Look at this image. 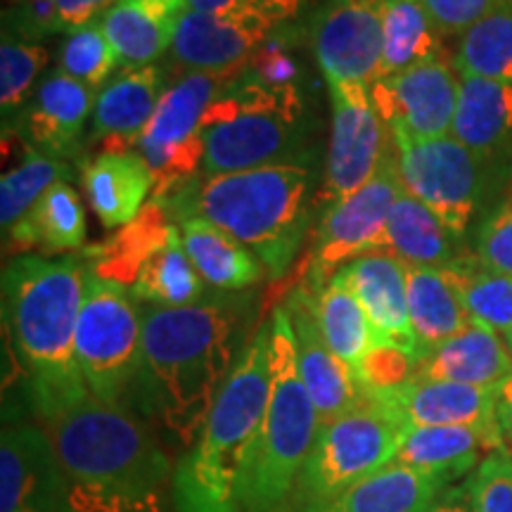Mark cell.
I'll return each instance as SVG.
<instances>
[{
	"mask_svg": "<svg viewBox=\"0 0 512 512\" xmlns=\"http://www.w3.org/2000/svg\"><path fill=\"white\" fill-rule=\"evenodd\" d=\"M162 95V72L155 64L117 69L100 88L93 110V138L102 143V152L136 150Z\"/></svg>",
	"mask_w": 512,
	"mask_h": 512,
	"instance_id": "44dd1931",
	"label": "cell"
},
{
	"mask_svg": "<svg viewBox=\"0 0 512 512\" xmlns=\"http://www.w3.org/2000/svg\"><path fill=\"white\" fill-rule=\"evenodd\" d=\"M477 259L498 273L512 275V200L484 221L477 238Z\"/></svg>",
	"mask_w": 512,
	"mask_h": 512,
	"instance_id": "bcb514c9",
	"label": "cell"
},
{
	"mask_svg": "<svg viewBox=\"0 0 512 512\" xmlns=\"http://www.w3.org/2000/svg\"><path fill=\"white\" fill-rule=\"evenodd\" d=\"M183 247L200 278L219 290H245L264 278L266 268L252 249L211 226L209 221L188 219L181 223Z\"/></svg>",
	"mask_w": 512,
	"mask_h": 512,
	"instance_id": "4dcf8cb0",
	"label": "cell"
},
{
	"mask_svg": "<svg viewBox=\"0 0 512 512\" xmlns=\"http://www.w3.org/2000/svg\"><path fill=\"white\" fill-rule=\"evenodd\" d=\"M496 425L505 451L512 453V373L496 384Z\"/></svg>",
	"mask_w": 512,
	"mask_h": 512,
	"instance_id": "681fc988",
	"label": "cell"
},
{
	"mask_svg": "<svg viewBox=\"0 0 512 512\" xmlns=\"http://www.w3.org/2000/svg\"><path fill=\"white\" fill-rule=\"evenodd\" d=\"M311 294L325 342L356 373L368 351L375 347V332L361 302L337 275L323 290Z\"/></svg>",
	"mask_w": 512,
	"mask_h": 512,
	"instance_id": "d590c367",
	"label": "cell"
},
{
	"mask_svg": "<svg viewBox=\"0 0 512 512\" xmlns=\"http://www.w3.org/2000/svg\"><path fill=\"white\" fill-rule=\"evenodd\" d=\"M401 195L403 185L396 169V152H392L373 181L325 209L316 235V247L311 252V261L306 264V290H323L339 268L358 256L387 252V223Z\"/></svg>",
	"mask_w": 512,
	"mask_h": 512,
	"instance_id": "7c38bea8",
	"label": "cell"
},
{
	"mask_svg": "<svg viewBox=\"0 0 512 512\" xmlns=\"http://www.w3.org/2000/svg\"><path fill=\"white\" fill-rule=\"evenodd\" d=\"M5 238V254L55 256L83 247L86 240V211L67 181L57 183L38 200Z\"/></svg>",
	"mask_w": 512,
	"mask_h": 512,
	"instance_id": "d4e9b609",
	"label": "cell"
},
{
	"mask_svg": "<svg viewBox=\"0 0 512 512\" xmlns=\"http://www.w3.org/2000/svg\"><path fill=\"white\" fill-rule=\"evenodd\" d=\"M117 0H57L60 31H76L95 22L100 12H107Z\"/></svg>",
	"mask_w": 512,
	"mask_h": 512,
	"instance_id": "c3c4849f",
	"label": "cell"
},
{
	"mask_svg": "<svg viewBox=\"0 0 512 512\" xmlns=\"http://www.w3.org/2000/svg\"><path fill=\"white\" fill-rule=\"evenodd\" d=\"M458 93L456 67L444 60L382 76L370 86V98L389 133L418 140L451 136Z\"/></svg>",
	"mask_w": 512,
	"mask_h": 512,
	"instance_id": "9a60e30c",
	"label": "cell"
},
{
	"mask_svg": "<svg viewBox=\"0 0 512 512\" xmlns=\"http://www.w3.org/2000/svg\"><path fill=\"white\" fill-rule=\"evenodd\" d=\"M467 498H470V491H467ZM463 489H456V491H448L444 494L441 491L437 501L432 503V508L427 512H475L472 510V501H467Z\"/></svg>",
	"mask_w": 512,
	"mask_h": 512,
	"instance_id": "f907efd6",
	"label": "cell"
},
{
	"mask_svg": "<svg viewBox=\"0 0 512 512\" xmlns=\"http://www.w3.org/2000/svg\"><path fill=\"white\" fill-rule=\"evenodd\" d=\"M441 491L434 479L389 463L316 512H427Z\"/></svg>",
	"mask_w": 512,
	"mask_h": 512,
	"instance_id": "d6a6232c",
	"label": "cell"
},
{
	"mask_svg": "<svg viewBox=\"0 0 512 512\" xmlns=\"http://www.w3.org/2000/svg\"><path fill=\"white\" fill-rule=\"evenodd\" d=\"M505 451L503 439L477 427H420L403 432L394 463L441 486L463 479L482 463V453Z\"/></svg>",
	"mask_w": 512,
	"mask_h": 512,
	"instance_id": "7402d4cb",
	"label": "cell"
},
{
	"mask_svg": "<svg viewBox=\"0 0 512 512\" xmlns=\"http://www.w3.org/2000/svg\"><path fill=\"white\" fill-rule=\"evenodd\" d=\"M456 287L472 323L510 335L512 330V275L484 266L477 256H460L444 268Z\"/></svg>",
	"mask_w": 512,
	"mask_h": 512,
	"instance_id": "8d00e7d4",
	"label": "cell"
},
{
	"mask_svg": "<svg viewBox=\"0 0 512 512\" xmlns=\"http://www.w3.org/2000/svg\"><path fill=\"white\" fill-rule=\"evenodd\" d=\"M415 368H418V356L411 351L392 347V344H375L358 366L356 377L361 389L382 392V389H394L411 382Z\"/></svg>",
	"mask_w": 512,
	"mask_h": 512,
	"instance_id": "ee69618b",
	"label": "cell"
},
{
	"mask_svg": "<svg viewBox=\"0 0 512 512\" xmlns=\"http://www.w3.org/2000/svg\"><path fill=\"white\" fill-rule=\"evenodd\" d=\"M302 0H240L219 12H183L171 57L188 72H235L297 15Z\"/></svg>",
	"mask_w": 512,
	"mask_h": 512,
	"instance_id": "30bf717a",
	"label": "cell"
},
{
	"mask_svg": "<svg viewBox=\"0 0 512 512\" xmlns=\"http://www.w3.org/2000/svg\"><path fill=\"white\" fill-rule=\"evenodd\" d=\"M387 252L406 266L446 268L463 256L460 235L451 233L425 204L403 192L387 223Z\"/></svg>",
	"mask_w": 512,
	"mask_h": 512,
	"instance_id": "1f68e13d",
	"label": "cell"
},
{
	"mask_svg": "<svg viewBox=\"0 0 512 512\" xmlns=\"http://www.w3.org/2000/svg\"><path fill=\"white\" fill-rule=\"evenodd\" d=\"M176 228L174 223H169V211L164 204L152 200L145 204L138 219L119 228V233L110 240L88 247L81 256L88 264V271L98 278L121 287H133L140 268L171 240Z\"/></svg>",
	"mask_w": 512,
	"mask_h": 512,
	"instance_id": "4316f807",
	"label": "cell"
},
{
	"mask_svg": "<svg viewBox=\"0 0 512 512\" xmlns=\"http://www.w3.org/2000/svg\"><path fill=\"white\" fill-rule=\"evenodd\" d=\"M271 392L240 477L242 512H292L297 484L320 434V418L299 373L285 306L271 320Z\"/></svg>",
	"mask_w": 512,
	"mask_h": 512,
	"instance_id": "8992f818",
	"label": "cell"
},
{
	"mask_svg": "<svg viewBox=\"0 0 512 512\" xmlns=\"http://www.w3.org/2000/svg\"><path fill=\"white\" fill-rule=\"evenodd\" d=\"M451 136L482 157L503 150L512 138V83L460 76Z\"/></svg>",
	"mask_w": 512,
	"mask_h": 512,
	"instance_id": "f546056e",
	"label": "cell"
},
{
	"mask_svg": "<svg viewBox=\"0 0 512 512\" xmlns=\"http://www.w3.org/2000/svg\"><path fill=\"white\" fill-rule=\"evenodd\" d=\"M76 363L98 399L124 406L143 366V318L126 287L88 271L76 323Z\"/></svg>",
	"mask_w": 512,
	"mask_h": 512,
	"instance_id": "9c48e42d",
	"label": "cell"
},
{
	"mask_svg": "<svg viewBox=\"0 0 512 512\" xmlns=\"http://www.w3.org/2000/svg\"><path fill=\"white\" fill-rule=\"evenodd\" d=\"M382 76H394L420 64L441 60V29L422 0H380Z\"/></svg>",
	"mask_w": 512,
	"mask_h": 512,
	"instance_id": "836d02e7",
	"label": "cell"
},
{
	"mask_svg": "<svg viewBox=\"0 0 512 512\" xmlns=\"http://www.w3.org/2000/svg\"><path fill=\"white\" fill-rule=\"evenodd\" d=\"M245 72L268 93L287 100H302V67L294 57V34L292 29H278L256 53L249 57Z\"/></svg>",
	"mask_w": 512,
	"mask_h": 512,
	"instance_id": "b9f144b4",
	"label": "cell"
},
{
	"mask_svg": "<svg viewBox=\"0 0 512 512\" xmlns=\"http://www.w3.org/2000/svg\"><path fill=\"white\" fill-rule=\"evenodd\" d=\"M202 133V176L283 164L309 166L311 159L304 102L264 91L245 67L209 105Z\"/></svg>",
	"mask_w": 512,
	"mask_h": 512,
	"instance_id": "52a82bcc",
	"label": "cell"
},
{
	"mask_svg": "<svg viewBox=\"0 0 512 512\" xmlns=\"http://www.w3.org/2000/svg\"><path fill=\"white\" fill-rule=\"evenodd\" d=\"M48 64V50L41 43L24 41L3 31L0 46V112L3 131L17 126V114L27 110L36 79ZM24 114V112H22Z\"/></svg>",
	"mask_w": 512,
	"mask_h": 512,
	"instance_id": "ab89813d",
	"label": "cell"
},
{
	"mask_svg": "<svg viewBox=\"0 0 512 512\" xmlns=\"http://www.w3.org/2000/svg\"><path fill=\"white\" fill-rule=\"evenodd\" d=\"M328 91L332 138L318 200L330 207L373 181L394 152V140H389L392 133L377 114L366 83L330 81Z\"/></svg>",
	"mask_w": 512,
	"mask_h": 512,
	"instance_id": "4fadbf2b",
	"label": "cell"
},
{
	"mask_svg": "<svg viewBox=\"0 0 512 512\" xmlns=\"http://www.w3.org/2000/svg\"><path fill=\"white\" fill-rule=\"evenodd\" d=\"M510 373L512 351L501 335L484 325L470 323L456 337L422 356L413 380L496 387Z\"/></svg>",
	"mask_w": 512,
	"mask_h": 512,
	"instance_id": "603a6c76",
	"label": "cell"
},
{
	"mask_svg": "<svg viewBox=\"0 0 512 512\" xmlns=\"http://www.w3.org/2000/svg\"><path fill=\"white\" fill-rule=\"evenodd\" d=\"M62 181H69V164L64 159L46 155L24 140L22 155L12 169L3 171V178H0V226H3V235L12 226H17L53 185Z\"/></svg>",
	"mask_w": 512,
	"mask_h": 512,
	"instance_id": "74e56055",
	"label": "cell"
},
{
	"mask_svg": "<svg viewBox=\"0 0 512 512\" xmlns=\"http://www.w3.org/2000/svg\"><path fill=\"white\" fill-rule=\"evenodd\" d=\"M408 313L418 361L472 323L444 268L406 266Z\"/></svg>",
	"mask_w": 512,
	"mask_h": 512,
	"instance_id": "f1b7e54d",
	"label": "cell"
},
{
	"mask_svg": "<svg viewBox=\"0 0 512 512\" xmlns=\"http://www.w3.org/2000/svg\"><path fill=\"white\" fill-rule=\"evenodd\" d=\"M140 318L138 392L147 413L183 446H192L235 366V313L216 302L181 309L143 304Z\"/></svg>",
	"mask_w": 512,
	"mask_h": 512,
	"instance_id": "7a4b0ae2",
	"label": "cell"
},
{
	"mask_svg": "<svg viewBox=\"0 0 512 512\" xmlns=\"http://www.w3.org/2000/svg\"><path fill=\"white\" fill-rule=\"evenodd\" d=\"M403 430L368 394L320 427L313 453L297 484L292 512H316L351 486L394 463Z\"/></svg>",
	"mask_w": 512,
	"mask_h": 512,
	"instance_id": "ba28073f",
	"label": "cell"
},
{
	"mask_svg": "<svg viewBox=\"0 0 512 512\" xmlns=\"http://www.w3.org/2000/svg\"><path fill=\"white\" fill-rule=\"evenodd\" d=\"M181 15L174 0H117L100 24L124 67H147L171 50Z\"/></svg>",
	"mask_w": 512,
	"mask_h": 512,
	"instance_id": "484cf974",
	"label": "cell"
},
{
	"mask_svg": "<svg viewBox=\"0 0 512 512\" xmlns=\"http://www.w3.org/2000/svg\"><path fill=\"white\" fill-rule=\"evenodd\" d=\"M392 140L403 192L463 238L482 202L484 162L489 157L477 155L453 136L430 140L392 136Z\"/></svg>",
	"mask_w": 512,
	"mask_h": 512,
	"instance_id": "8fae6325",
	"label": "cell"
},
{
	"mask_svg": "<svg viewBox=\"0 0 512 512\" xmlns=\"http://www.w3.org/2000/svg\"><path fill=\"white\" fill-rule=\"evenodd\" d=\"M290 316L294 342H297L299 373L304 377L316 411L320 427L330 425L344 415L361 399V384L354 370L328 347L320 332L313 294L306 287H297L283 304Z\"/></svg>",
	"mask_w": 512,
	"mask_h": 512,
	"instance_id": "ac0fdd59",
	"label": "cell"
},
{
	"mask_svg": "<svg viewBox=\"0 0 512 512\" xmlns=\"http://www.w3.org/2000/svg\"><path fill=\"white\" fill-rule=\"evenodd\" d=\"M235 3H240V0H188L185 12H219Z\"/></svg>",
	"mask_w": 512,
	"mask_h": 512,
	"instance_id": "816d5d0a",
	"label": "cell"
},
{
	"mask_svg": "<svg viewBox=\"0 0 512 512\" xmlns=\"http://www.w3.org/2000/svg\"><path fill=\"white\" fill-rule=\"evenodd\" d=\"M361 392L368 394L403 432L420 427H477L501 437L496 425V387L411 380L382 392Z\"/></svg>",
	"mask_w": 512,
	"mask_h": 512,
	"instance_id": "e0dca14e",
	"label": "cell"
},
{
	"mask_svg": "<svg viewBox=\"0 0 512 512\" xmlns=\"http://www.w3.org/2000/svg\"><path fill=\"white\" fill-rule=\"evenodd\" d=\"M174 3L181 8V12H185V5H188V0H174Z\"/></svg>",
	"mask_w": 512,
	"mask_h": 512,
	"instance_id": "f5cc1de1",
	"label": "cell"
},
{
	"mask_svg": "<svg viewBox=\"0 0 512 512\" xmlns=\"http://www.w3.org/2000/svg\"><path fill=\"white\" fill-rule=\"evenodd\" d=\"M204 285L207 283L195 271L188 252H185L181 228H176L171 240L140 268L131 294L140 304L181 309V306L202 302Z\"/></svg>",
	"mask_w": 512,
	"mask_h": 512,
	"instance_id": "e575fe53",
	"label": "cell"
},
{
	"mask_svg": "<svg viewBox=\"0 0 512 512\" xmlns=\"http://www.w3.org/2000/svg\"><path fill=\"white\" fill-rule=\"evenodd\" d=\"M505 339H508V347H510V351H512V330H510V335L505 337Z\"/></svg>",
	"mask_w": 512,
	"mask_h": 512,
	"instance_id": "db71d44e",
	"label": "cell"
},
{
	"mask_svg": "<svg viewBox=\"0 0 512 512\" xmlns=\"http://www.w3.org/2000/svg\"><path fill=\"white\" fill-rule=\"evenodd\" d=\"M119 57L114 53L110 38L105 36L100 22H91L86 27L69 31L60 46V72L81 81L83 86L98 88L105 86L117 72Z\"/></svg>",
	"mask_w": 512,
	"mask_h": 512,
	"instance_id": "60d3db41",
	"label": "cell"
},
{
	"mask_svg": "<svg viewBox=\"0 0 512 512\" xmlns=\"http://www.w3.org/2000/svg\"><path fill=\"white\" fill-rule=\"evenodd\" d=\"M69 482L74 512H157L171 463L155 434L91 389L36 415Z\"/></svg>",
	"mask_w": 512,
	"mask_h": 512,
	"instance_id": "6da1fadb",
	"label": "cell"
},
{
	"mask_svg": "<svg viewBox=\"0 0 512 512\" xmlns=\"http://www.w3.org/2000/svg\"><path fill=\"white\" fill-rule=\"evenodd\" d=\"M10 3V10H5L3 15V31L34 43L60 34L57 0H10Z\"/></svg>",
	"mask_w": 512,
	"mask_h": 512,
	"instance_id": "f6af8a7d",
	"label": "cell"
},
{
	"mask_svg": "<svg viewBox=\"0 0 512 512\" xmlns=\"http://www.w3.org/2000/svg\"><path fill=\"white\" fill-rule=\"evenodd\" d=\"M235 72H188L166 88L155 117L138 138V147H171L200 136L209 105L238 76Z\"/></svg>",
	"mask_w": 512,
	"mask_h": 512,
	"instance_id": "83f0119b",
	"label": "cell"
},
{
	"mask_svg": "<svg viewBox=\"0 0 512 512\" xmlns=\"http://www.w3.org/2000/svg\"><path fill=\"white\" fill-rule=\"evenodd\" d=\"M467 491L475 512H512V453H486Z\"/></svg>",
	"mask_w": 512,
	"mask_h": 512,
	"instance_id": "7bdbcfd3",
	"label": "cell"
},
{
	"mask_svg": "<svg viewBox=\"0 0 512 512\" xmlns=\"http://www.w3.org/2000/svg\"><path fill=\"white\" fill-rule=\"evenodd\" d=\"M83 192L105 228H124L138 219L152 190L150 166L136 150L100 152L83 166Z\"/></svg>",
	"mask_w": 512,
	"mask_h": 512,
	"instance_id": "cb8c5ba5",
	"label": "cell"
},
{
	"mask_svg": "<svg viewBox=\"0 0 512 512\" xmlns=\"http://www.w3.org/2000/svg\"><path fill=\"white\" fill-rule=\"evenodd\" d=\"M83 256L19 254L3 268V325L24 370L36 415L88 392L76 363V323L86 292Z\"/></svg>",
	"mask_w": 512,
	"mask_h": 512,
	"instance_id": "3957f363",
	"label": "cell"
},
{
	"mask_svg": "<svg viewBox=\"0 0 512 512\" xmlns=\"http://www.w3.org/2000/svg\"><path fill=\"white\" fill-rule=\"evenodd\" d=\"M311 50L325 81L373 83L382 72L380 0H328L311 19Z\"/></svg>",
	"mask_w": 512,
	"mask_h": 512,
	"instance_id": "5bb4252c",
	"label": "cell"
},
{
	"mask_svg": "<svg viewBox=\"0 0 512 512\" xmlns=\"http://www.w3.org/2000/svg\"><path fill=\"white\" fill-rule=\"evenodd\" d=\"M460 76H479L512 83V5L479 19L460 38L453 60Z\"/></svg>",
	"mask_w": 512,
	"mask_h": 512,
	"instance_id": "f35d334b",
	"label": "cell"
},
{
	"mask_svg": "<svg viewBox=\"0 0 512 512\" xmlns=\"http://www.w3.org/2000/svg\"><path fill=\"white\" fill-rule=\"evenodd\" d=\"M0 512H74L69 482L41 427L12 425L3 430Z\"/></svg>",
	"mask_w": 512,
	"mask_h": 512,
	"instance_id": "2e32d148",
	"label": "cell"
},
{
	"mask_svg": "<svg viewBox=\"0 0 512 512\" xmlns=\"http://www.w3.org/2000/svg\"><path fill=\"white\" fill-rule=\"evenodd\" d=\"M169 197L171 202L162 204L176 221L202 219L226 230L278 280L292 266L309 230L311 169L283 164L197 176Z\"/></svg>",
	"mask_w": 512,
	"mask_h": 512,
	"instance_id": "277c9868",
	"label": "cell"
},
{
	"mask_svg": "<svg viewBox=\"0 0 512 512\" xmlns=\"http://www.w3.org/2000/svg\"><path fill=\"white\" fill-rule=\"evenodd\" d=\"M95 100L98 91L57 69L38 83L34 98L19 117L22 126L15 131L46 155L67 159L79 150L83 126L95 110Z\"/></svg>",
	"mask_w": 512,
	"mask_h": 512,
	"instance_id": "ffe728a7",
	"label": "cell"
},
{
	"mask_svg": "<svg viewBox=\"0 0 512 512\" xmlns=\"http://www.w3.org/2000/svg\"><path fill=\"white\" fill-rule=\"evenodd\" d=\"M271 392V328L261 325L223 382L200 439L174 472L176 512H242L240 477Z\"/></svg>",
	"mask_w": 512,
	"mask_h": 512,
	"instance_id": "5b68a950",
	"label": "cell"
},
{
	"mask_svg": "<svg viewBox=\"0 0 512 512\" xmlns=\"http://www.w3.org/2000/svg\"><path fill=\"white\" fill-rule=\"evenodd\" d=\"M335 275L361 302L375 332V344H392L418 356L403 261L389 252H370L349 261Z\"/></svg>",
	"mask_w": 512,
	"mask_h": 512,
	"instance_id": "d6986e66",
	"label": "cell"
},
{
	"mask_svg": "<svg viewBox=\"0 0 512 512\" xmlns=\"http://www.w3.org/2000/svg\"><path fill=\"white\" fill-rule=\"evenodd\" d=\"M437 22L441 34H460L475 27L479 19L508 5L510 0H422Z\"/></svg>",
	"mask_w": 512,
	"mask_h": 512,
	"instance_id": "7dc6e473",
	"label": "cell"
}]
</instances>
